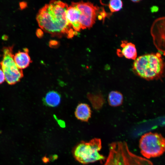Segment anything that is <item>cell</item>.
<instances>
[{"label":"cell","mask_w":165,"mask_h":165,"mask_svg":"<svg viewBox=\"0 0 165 165\" xmlns=\"http://www.w3.org/2000/svg\"><path fill=\"white\" fill-rule=\"evenodd\" d=\"M164 67L161 57L151 53L140 56L135 60L133 70L140 77L150 80L160 77L163 72Z\"/></svg>","instance_id":"cell-3"},{"label":"cell","mask_w":165,"mask_h":165,"mask_svg":"<svg viewBox=\"0 0 165 165\" xmlns=\"http://www.w3.org/2000/svg\"><path fill=\"white\" fill-rule=\"evenodd\" d=\"M75 115L78 119L82 121L88 122L91 117V111L88 105L81 103L77 106L75 112Z\"/></svg>","instance_id":"cell-11"},{"label":"cell","mask_w":165,"mask_h":165,"mask_svg":"<svg viewBox=\"0 0 165 165\" xmlns=\"http://www.w3.org/2000/svg\"><path fill=\"white\" fill-rule=\"evenodd\" d=\"M79 12V23L82 29L90 28L95 22L99 7L90 2H73Z\"/></svg>","instance_id":"cell-7"},{"label":"cell","mask_w":165,"mask_h":165,"mask_svg":"<svg viewBox=\"0 0 165 165\" xmlns=\"http://www.w3.org/2000/svg\"><path fill=\"white\" fill-rule=\"evenodd\" d=\"M102 148L100 138H94L88 142L81 141L74 148V156L82 164H87L105 159V156L99 153Z\"/></svg>","instance_id":"cell-4"},{"label":"cell","mask_w":165,"mask_h":165,"mask_svg":"<svg viewBox=\"0 0 165 165\" xmlns=\"http://www.w3.org/2000/svg\"><path fill=\"white\" fill-rule=\"evenodd\" d=\"M123 97L122 94L116 91H111L108 97V101L110 105L116 107L121 105L123 101Z\"/></svg>","instance_id":"cell-13"},{"label":"cell","mask_w":165,"mask_h":165,"mask_svg":"<svg viewBox=\"0 0 165 165\" xmlns=\"http://www.w3.org/2000/svg\"><path fill=\"white\" fill-rule=\"evenodd\" d=\"M139 147L141 154L146 158L160 156L165 152V138L157 133H146L141 137Z\"/></svg>","instance_id":"cell-5"},{"label":"cell","mask_w":165,"mask_h":165,"mask_svg":"<svg viewBox=\"0 0 165 165\" xmlns=\"http://www.w3.org/2000/svg\"><path fill=\"white\" fill-rule=\"evenodd\" d=\"M13 47L12 46L3 48V58L0 62L5 80L10 85L14 84L18 82L24 76L22 69L18 68L14 61Z\"/></svg>","instance_id":"cell-6"},{"label":"cell","mask_w":165,"mask_h":165,"mask_svg":"<svg viewBox=\"0 0 165 165\" xmlns=\"http://www.w3.org/2000/svg\"><path fill=\"white\" fill-rule=\"evenodd\" d=\"M28 52V49L25 48L24 51H19L14 55V61L19 69H22L26 68L31 62Z\"/></svg>","instance_id":"cell-10"},{"label":"cell","mask_w":165,"mask_h":165,"mask_svg":"<svg viewBox=\"0 0 165 165\" xmlns=\"http://www.w3.org/2000/svg\"><path fill=\"white\" fill-rule=\"evenodd\" d=\"M67 20L73 29L76 32L82 29L79 23V12L74 6L71 5L68 6L66 12Z\"/></svg>","instance_id":"cell-8"},{"label":"cell","mask_w":165,"mask_h":165,"mask_svg":"<svg viewBox=\"0 0 165 165\" xmlns=\"http://www.w3.org/2000/svg\"><path fill=\"white\" fill-rule=\"evenodd\" d=\"M132 1L134 2H139L140 1H139V0H133Z\"/></svg>","instance_id":"cell-18"},{"label":"cell","mask_w":165,"mask_h":165,"mask_svg":"<svg viewBox=\"0 0 165 165\" xmlns=\"http://www.w3.org/2000/svg\"><path fill=\"white\" fill-rule=\"evenodd\" d=\"M109 149L103 165H153L149 160L131 152L125 141L112 142L109 145Z\"/></svg>","instance_id":"cell-2"},{"label":"cell","mask_w":165,"mask_h":165,"mask_svg":"<svg viewBox=\"0 0 165 165\" xmlns=\"http://www.w3.org/2000/svg\"><path fill=\"white\" fill-rule=\"evenodd\" d=\"M121 46V50H117V54L119 56H124L127 59L134 60L136 59L137 52L134 44L126 41H123Z\"/></svg>","instance_id":"cell-9"},{"label":"cell","mask_w":165,"mask_h":165,"mask_svg":"<svg viewBox=\"0 0 165 165\" xmlns=\"http://www.w3.org/2000/svg\"><path fill=\"white\" fill-rule=\"evenodd\" d=\"M159 7L156 6H153L151 8V10L152 12H156L159 10Z\"/></svg>","instance_id":"cell-16"},{"label":"cell","mask_w":165,"mask_h":165,"mask_svg":"<svg viewBox=\"0 0 165 165\" xmlns=\"http://www.w3.org/2000/svg\"><path fill=\"white\" fill-rule=\"evenodd\" d=\"M5 80V75L2 70L0 68V84L2 83Z\"/></svg>","instance_id":"cell-15"},{"label":"cell","mask_w":165,"mask_h":165,"mask_svg":"<svg viewBox=\"0 0 165 165\" xmlns=\"http://www.w3.org/2000/svg\"><path fill=\"white\" fill-rule=\"evenodd\" d=\"M68 6L60 1L53 0L39 10L36 17L39 27L46 32L54 35L66 34L68 38L76 32L69 23L66 15Z\"/></svg>","instance_id":"cell-1"},{"label":"cell","mask_w":165,"mask_h":165,"mask_svg":"<svg viewBox=\"0 0 165 165\" xmlns=\"http://www.w3.org/2000/svg\"><path fill=\"white\" fill-rule=\"evenodd\" d=\"M43 32L41 30L39 29L37 30L36 31V35L37 36L40 37H41L43 35Z\"/></svg>","instance_id":"cell-17"},{"label":"cell","mask_w":165,"mask_h":165,"mask_svg":"<svg viewBox=\"0 0 165 165\" xmlns=\"http://www.w3.org/2000/svg\"><path fill=\"white\" fill-rule=\"evenodd\" d=\"M44 105L50 107H56L61 102V96L57 92L51 91L48 92L43 99Z\"/></svg>","instance_id":"cell-12"},{"label":"cell","mask_w":165,"mask_h":165,"mask_svg":"<svg viewBox=\"0 0 165 165\" xmlns=\"http://www.w3.org/2000/svg\"><path fill=\"white\" fill-rule=\"evenodd\" d=\"M108 6L112 12L118 11L122 8V1L120 0H110Z\"/></svg>","instance_id":"cell-14"}]
</instances>
